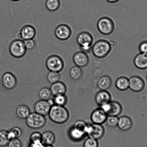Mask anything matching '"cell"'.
<instances>
[{"label": "cell", "mask_w": 147, "mask_h": 147, "mask_svg": "<svg viewBox=\"0 0 147 147\" xmlns=\"http://www.w3.org/2000/svg\"><path fill=\"white\" fill-rule=\"evenodd\" d=\"M50 119L55 123H65L69 118V113L64 106L57 105H53L48 113Z\"/></svg>", "instance_id": "1"}, {"label": "cell", "mask_w": 147, "mask_h": 147, "mask_svg": "<svg viewBox=\"0 0 147 147\" xmlns=\"http://www.w3.org/2000/svg\"><path fill=\"white\" fill-rule=\"evenodd\" d=\"M91 50L94 56L101 59L107 56L112 50L108 41L101 39L92 45Z\"/></svg>", "instance_id": "2"}, {"label": "cell", "mask_w": 147, "mask_h": 147, "mask_svg": "<svg viewBox=\"0 0 147 147\" xmlns=\"http://www.w3.org/2000/svg\"><path fill=\"white\" fill-rule=\"evenodd\" d=\"M10 53L14 58H22L26 53L27 50L26 48L23 40L17 38L13 40L9 45Z\"/></svg>", "instance_id": "3"}, {"label": "cell", "mask_w": 147, "mask_h": 147, "mask_svg": "<svg viewBox=\"0 0 147 147\" xmlns=\"http://www.w3.org/2000/svg\"><path fill=\"white\" fill-rule=\"evenodd\" d=\"M76 40L82 51L86 53L91 50L94 39L90 32L86 31L81 32L77 36Z\"/></svg>", "instance_id": "4"}, {"label": "cell", "mask_w": 147, "mask_h": 147, "mask_svg": "<svg viewBox=\"0 0 147 147\" xmlns=\"http://www.w3.org/2000/svg\"><path fill=\"white\" fill-rule=\"evenodd\" d=\"M46 66L50 71L59 73L62 71L64 67V61L59 55H53L47 58Z\"/></svg>", "instance_id": "5"}, {"label": "cell", "mask_w": 147, "mask_h": 147, "mask_svg": "<svg viewBox=\"0 0 147 147\" xmlns=\"http://www.w3.org/2000/svg\"><path fill=\"white\" fill-rule=\"evenodd\" d=\"M97 28L101 34L108 35L113 32L115 30V25L113 21L111 18L104 17L98 20Z\"/></svg>", "instance_id": "6"}, {"label": "cell", "mask_w": 147, "mask_h": 147, "mask_svg": "<svg viewBox=\"0 0 147 147\" xmlns=\"http://www.w3.org/2000/svg\"><path fill=\"white\" fill-rule=\"evenodd\" d=\"M45 123V117L35 112L30 113L26 118L27 125L32 129H40L43 127Z\"/></svg>", "instance_id": "7"}, {"label": "cell", "mask_w": 147, "mask_h": 147, "mask_svg": "<svg viewBox=\"0 0 147 147\" xmlns=\"http://www.w3.org/2000/svg\"><path fill=\"white\" fill-rule=\"evenodd\" d=\"M100 108L108 116L118 117L122 111V105L119 102L115 101H111L108 103L100 106Z\"/></svg>", "instance_id": "8"}, {"label": "cell", "mask_w": 147, "mask_h": 147, "mask_svg": "<svg viewBox=\"0 0 147 147\" xmlns=\"http://www.w3.org/2000/svg\"><path fill=\"white\" fill-rule=\"evenodd\" d=\"M105 133V129L102 125L93 123L88 125L86 131V134L89 138L97 140L102 138Z\"/></svg>", "instance_id": "9"}, {"label": "cell", "mask_w": 147, "mask_h": 147, "mask_svg": "<svg viewBox=\"0 0 147 147\" xmlns=\"http://www.w3.org/2000/svg\"><path fill=\"white\" fill-rule=\"evenodd\" d=\"M72 34V31L70 27L66 24H60L55 29V36L60 40H67L70 38Z\"/></svg>", "instance_id": "10"}, {"label": "cell", "mask_w": 147, "mask_h": 147, "mask_svg": "<svg viewBox=\"0 0 147 147\" xmlns=\"http://www.w3.org/2000/svg\"><path fill=\"white\" fill-rule=\"evenodd\" d=\"M36 31L35 28L32 26L27 25L21 28L18 34V38L23 40L34 39L36 35Z\"/></svg>", "instance_id": "11"}, {"label": "cell", "mask_w": 147, "mask_h": 147, "mask_svg": "<svg viewBox=\"0 0 147 147\" xmlns=\"http://www.w3.org/2000/svg\"><path fill=\"white\" fill-rule=\"evenodd\" d=\"M73 61L76 66L82 68L88 65L89 58L86 53L81 51L74 54L73 57Z\"/></svg>", "instance_id": "12"}, {"label": "cell", "mask_w": 147, "mask_h": 147, "mask_svg": "<svg viewBox=\"0 0 147 147\" xmlns=\"http://www.w3.org/2000/svg\"><path fill=\"white\" fill-rule=\"evenodd\" d=\"M2 82L4 88L7 90H11L15 88L17 84V80L12 73L7 72L3 75Z\"/></svg>", "instance_id": "13"}, {"label": "cell", "mask_w": 147, "mask_h": 147, "mask_svg": "<svg viewBox=\"0 0 147 147\" xmlns=\"http://www.w3.org/2000/svg\"><path fill=\"white\" fill-rule=\"evenodd\" d=\"M129 81V88L134 92H140L145 87V82L139 76H132L130 78Z\"/></svg>", "instance_id": "14"}, {"label": "cell", "mask_w": 147, "mask_h": 147, "mask_svg": "<svg viewBox=\"0 0 147 147\" xmlns=\"http://www.w3.org/2000/svg\"><path fill=\"white\" fill-rule=\"evenodd\" d=\"M108 116L104 111L100 108L93 111L90 118L93 123L102 125L106 122Z\"/></svg>", "instance_id": "15"}, {"label": "cell", "mask_w": 147, "mask_h": 147, "mask_svg": "<svg viewBox=\"0 0 147 147\" xmlns=\"http://www.w3.org/2000/svg\"><path fill=\"white\" fill-rule=\"evenodd\" d=\"M51 107L48 100H41L35 104L34 108L35 112L44 116L48 115Z\"/></svg>", "instance_id": "16"}, {"label": "cell", "mask_w": 147, "mask_h": 147, "mask_svg": "<svg viewBox=\"0 0 147 147\" xmlns=\"http://www.w3.org/2000/svg\"><path fill=\"white\" fill-rule=\"evenodd\" d=\"M111 100V94L107 90L100 91L95 96V102L100 107L110 102Z\"/></svg>", "instance_id": "17"}, {"label": "cell", "mask_w": 147, "mask_h": 147, "mask_svg": "<svg viewBox=\"0 0 147 147\" xmlns=\"http://www.w3.org/2000/svg\"><path fill=\"white\" fill-rule=\"evenodd\" d=\"M134 63L136 68L140 69L147 68V53L138 54L134 59Z\"/></svg>", "instance_id": "18"}, {"label": "cell", "mask_w": 147, "mask_h": 147, "mask_svg": "<svg viewBox=\"0 0 147 147\" xmlns=\"http://www.w3.org/2000/svg\"><path fill=\"white\" fill-rule=\"evenodd\" d=\"M132 122L129 117L123 116L118 118L117 126L121 130L127 131L132 128Z\"/></svg>", "instance_id": "19"}, {"label": "cell", "mask_w": 147, "mask_h": 147, "mask_svg": "<svg viewBox=\"0 0 147 147\" xmlns=\"http://www.w3.org/2000/svg\"><path fill=\"white\" fill-rule=\"evenodd\" d=\"M52 95L55 96L65 95L67 91V88L63 83L58 82L53 84L50 88Z\"/></svg>", "instance_id": "20"}, {"label": "cell", "mask_w": 147, "mask_h": 147, "mask_svg": "<svg viewBox=\"0 0 147 147\" xmlns=\"http://www.w3.org/2000/svg\"><path fill=\"white\" fill-rule=\"evenodd\" d=\"M112 80L109 76L105 75L101 77L98 82V86L100 90H107L112 85Z\"/></svg>", "instance_id": "21"}, {"label": "cell", "mask_w": 147, "mask_h": 147, "mask_svg": "<svg viewBox=\"0 0 147 147\" xmlns=\"http://www.w3.org/2000/svg\"><path fill=\"white\" fill-rule=\"evenodd\" d=\"M115 85L117 88L119 90H126L129 88V79L126 77H120L115 81Z\"/></svg>", "instance_id": "22"}, {"label": "cell", "mask_w": 147, "mask_h": 147, "mask_svg": "<svg viewBox=\"0 0 147 147\" xmlns=\"http://www.w3.org/2000/svg\"><path fill=\"white\" fill-rule=\"evenodd\" d=\"M55 136L51 131L44 132L41 136V142L45 145H52L55 141Z\"/></svg>", "instance_id": "23"}, {"label": "cell", "mask_w": 147, "mask_h": 147, "mask_svg": "<svg viewBox=\"0 0 147 147\" xmlns=\"http://www.w3.org/2000/svg\"><path fill=\"white\" fill-rule=\"evenodd\" d=\"M16 113L17 116L21 119H26L30 113L29 108L24 105L18 106L16 111Z\"/></svg>", "instance_id": "24"}, {"label": "cell", "mask_w": 147, "mask_h": 147, "mask_svg": "<svg viewBox=\"0 0 147 147\" xmlns=\"http://www.w3.org/2000/svg\"><path fill=\"white\" fill-rule=\"evenodd\" d=\"M61 4L60 0H46L45 5L48 11L55 12L59 9Z\"/></svg>", "instance_id": "25"}, {"label": "cell", "mask_w": 147, "mask_h": 147, "mask_svg": "<svg viewBox=\"0 0 147 147\" xmlns=\"http://www.w3.org/2000/svg\"><path fill=\"white\" fill-rule=\"evenodd\" d=\"M69 135L70 138L74 140L78 141L82 140L86 135L85 132L78 130L73 127L70 130Z\"/></svg>", "instance_id": "26"}, {"label": "cell", "mask_w": 147, "mask_h": 147, "mask_svg": "<svg viewBox=\"0 0 147 147\" xmlns=\"http://www.w3.org/2000/svg\"><path fill=\"white\" fill-rule=\"evenodd\" d=\"M69 75L71 78L74 80H79L82 76V70L81 67L76 65L72 67L70 70Z\"/></svg>", "instance_id": "27"}, {"label": "cell", "mask_w": 147, "mask_h": 147, "mask_svg": "<svg viewBox=\"0 0 147 147\" xmlns=\"http://www.w3.org/2000/svg\"><path fill=\"white\" fill-rule=\"evenodd\" d=\"M23 131L21 128L18 127H14L8 132V135L10 140L18 139L22 136Z\"/></svg>", "instance_id": "28"}, {"label": "cell", "mask_w": 147, "mask_h": 147, "mask_svg": "<svg viewBox=\"0 0 147 147\" xmlns=\"http://www.w3.org/2000/svg\"><path fill=\"white\" fill-rule=\"evenodd\" d=\"M52 95L50 89L47 88H41L38 92V96L43 100H48L50 99Z\"/></svg>", "instance_id": "29"}, {"label": "cell", "mask_w": 147, "mask_h": 147, "mask_svg": "<svg viewBox=\"0 0 147 147\" xmlns=\"http://www.w3.org/2000/svg\"><path fill=\"white\" fill-rule=\"evenodd\" d=\"M10 140L8 135V132L5 130L0 131V147L6 146Z\"/></svg>", "instance_id": "30"}, {"label": "cell", "mask_w": 147, "mask_h": 147, "mask_svg": "<svg viewBox=\"0 0 147 147\" xmlns=\"http://www.w3.org/2000/svg\"><path fill=\"white\" fill-rule=\"evenodd\" d=\"M59 78L60 75L58 72L50 71L47 76V79L48 82L52 84L58 82Z\"/></svg>", "instance_id": "31"}, {"label": "cell", "mask_w": 147, "mask_h": 147, "mask_svg": "<svg viewBox=\"0 0 147 147\" xmlns=\"http://www.w3.org/2000/svg\"><path fill=\"white\" fill-rule=\"evenodd\" d=\"M55 105L64 106L67 103V99L65 95L55 96L53 99Z\"/></svg>", "instance_id": "32"}, {"label": "cell", "mask_w": 147, "mask_h": 147, "mask_svg": "<svg viewBox=\"0 0 147 147\" xmlns=\"http://www.w3.org/2000/svg\"><path fill=\"white\" fill-rule=\"evenodd\" d=\"M118 120V117L108 116L105 122L110 127L113 128L117 126Z\"/></svg>", "instance_id": "33"}, {"label": "cell", "mask_w": 147, "mask_h": 147, "mask_svg": "<svg viewBox=\"0 0 147 147\" xmlns=\"http://www.w3.org/2000/svg\"><path fill=\"white\" fill-rule=\"evenodd\" d=\"M88 126V125L84 121L79 120L75 122L73 127L76 129L85 132L86 134V131Z\"/></svg>", "instance_id": "34"}, {"label": "cell", "mask_w": 147, "mask_h": 147, "mask_svg": "<svg viewBox=\"0 0 147 147\" xmlns=\"http://www.w3.org/2000/svg\"><path fill=\"white\" fill-rule=\"evenodd\" d=\"M99 144L97 140L88 138L86 140L84 144V147H98Z\"/></svg>", "instance_id": "35"}, {"label": "cell", "mask_w": 147, "mask_h": 147, "mask_svg": "<svg viewBox=\"0 0 147 147\" xmlns=\"http://www.w3.org/2000/svg\"><path fill=\"white\" fill-rule=\"evenodd\" d=\"M24 41L27 50H32L36 47V42L34 39L25 40Z\"/></svg>", "instance_id": "36"}, {"label": "cell", "mask_w": 147, "mask_h": 147, "mask_svg": "<svg viewBox=\"0 0 147 147\" xmlns=\"http://www.w3.org/2000/svg\"><path fill=\"white\" fill-rule=\"evenodd\" d=\"M41 136L42 134L39 132L32 133L30 136V140L31 142H41Z\"/></svg>", "instance_id": "37"}, {"label": "cell", "mask_w": 147, "mask_h": 147, "mask_svg": "<svg viewBox=\"0 0 147 147\" xmlns=\"http://www.w3.org/2000/svg\"><path fill=\"white\" fill-rule=\"evenodd\" d=\"M7 145L8 147H22L21 141L17 138L11 140Z\"/></svg>", "instance_id": "38"}, {"label": "cell", "mask_w": 147, "mask_h": 147, "mask_svg": "<svg viewBox=\"0 0 147 147\" xmlns=\"http://www.w3.org/2000/svg\"><path fill=\"white\" fill-rule=\"evenodd\" d=\"M138 49L141 53H147V41H143L141 42L138 47Z\"/></svg>", "instance_id": "39"}, {"label": "cell", "mask_w": 147, "mask_h": 147, "mask_svg": "<svg viewBox=\"0 0 147 147\" xmlns=\"http://www.w3.org/2000/svg\"><path fill=\"white\" fill-rule=\"evenodd\" d=\"M42 142H31L28 147H42Z\"/></svg>", "instance_id": "40"}, {"label": "cell", "mask_w": 147, "mask_h": 147, "mask_svg": "<svg viewBox=\"0 0 147 147\" xmlns=\"http://www.w3.org/2000/svg\"><path fill=\"white\" fill-rule=\"evenodd\" d=\"M108 41H109L112 50L115 49V47L117 46V43L115 41L113 40H110Z\"/></svg>", "instance_id": "41"}, {"label": "cell", "mask_w": 147, "mask_h": 147, "mask_svg": "<svg viewBox=\"0 0 147 147\" xmlns=\"http://www.w3.org/2000/svg\"><path fill=\"white\" fill-rule=\"evenodd\" d=\"M119 1V0H107V1L110 3H115Z\"/></svg>", "instance_id": "42"}, {"label": "cell", "mask_w": 147, "mask_h": 147, "mask_svg": "<svg viewBox=\"0 0 147 147\" xmlns=\"http://www.w3.org/2000/svg\"><path fill=\"white\" fill-rule=\"evenodd\" d=\"M42 147H53L52 145H43Z\"/></svg>", "instance_id": "43"}, {"label": "cell", "mask_w": 147, "mask_h": 147, "mask_svg": "<svg viewBox=\"0 0 147 147\" xmlns=\"http://www.w3.org/2000/svg\"><path fill=\"white\" fill-rule=\"evenodd\" d=\"M11 1H13V2H18L20 1V0H10Z\"/></svg>", "instance_id": "44"}, {"label": "cell", "mask_w": 147, "mask_h": 147, "mask_svg": "<svg viewBox=\"0 0 147 147\" xmlns=\"http://www.w3.org/2000/svg\"><path fill=\"white\" fill-rule=\"evenodd\" d=\"M146 79H147V77H146Z\"/></svg>", "instance_id": "45"}]
</instances>
